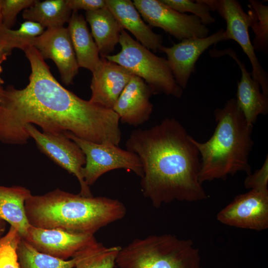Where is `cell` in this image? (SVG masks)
Wrapping results in <instances>:
<instances>
[{
  "instance_id": "obj_1",
  "label": "cell",
  "mask_w": 268,
  "mask_h": 268,
  "mask_svg": "<svg viewBox=\"0 0 268 268\" xmlns=\"http://www.w3.org/2000/svg\"><path fill=\"white\" fill-rule=\"evenodd\" d=\"M23 51L30 64L29 83L22 89L8 86L0 99V141L26 144L27 124L46 133H69L95 143L119 146L120 120L112 109L83 100L64 87L53 76L39 51Z\"/></svg>"
},
{
  "instance_id": "obj_2",
  "label": "cell",
  "mask_w": 268,
  "mask_h": 268,
  "mask_svg": "<svg viewBox=\"0 0 268 268\" xmlns=\"http://www.w3.org/2000/svg\"><path fill=\"white\" fill-rule=\"evenodd\" d=\"M193 138L173 118L130 133L126 149L140 159L141 190L154 207L175 201L194 202L208 198L199 181L200 155Z\"/></svg>"
},
{
  "instance_id": "obj_3",
  "label": "cell",
  "mask_w": 268,
  "mask_h": 268,
  "mask_svg": "<svg viewBox=\"0 0 268 268\" xmlns=\"http://www.w3.org/2000/svg\"><path fill=\"white\" fill-rule=\"evenodd\" d=\"M25 208L33 226L91 235L122 219L127 213L118 200L85 197L59 189L42 195L32 194L25 201Z\"/></svg>"
},
{
  "instance_id": "obj_4",
  "label": "cell",
  "mask_w": 268,
  "mask_h": 268,
  "mask_svg": "<svg viewBox=\"0 0 268 268\" xmlns=\"http://www.w3.org/2000/svg\"><path fill=\"white\" fill-rule=\"evenodd\" d=\"M216 126L207 141L193 138L201 158V184L215 179L226 180L239 172L252 173L249 157L254 145L253 125L246 121L236 100L231 98L214 112Z\"/></svg>"
},
{
  "instance_id": "obj_5",
  "label": "cell",
  "mask_w": 268,
  "mask_h": 268,
  "mask_svg": "<svg viewBox=\"0 0 268 268\" xmlns=\"http://www.w3.org/2000/svg\"><path fill=\"white\" fill-rule=\"evenodd\" d=\"M117 268H202L200 251L190 239L171 234L134 239L121 247Z\"/></svg>"
},
{
  "instance_id": "obj_6",
  "label": "cell",
  "mask_w": 268,
  "mask_h": 268,
  "mask_svg": "<svg viewBox=\"0 0 268 268\" xmlns=\"http://www.w3.org/2000/svg\"><path fill=\"white\" fill-rule=\"evenodd\" d=\"M119 43L121 51L104 58L143 79L151 88L153 94L181 97L183 89L175 80L166 59L154 54L134 40L124 29L121 32Z\"/></svg>"
},
{
  "instance_id": "obj_7",
  "label": "cell",
  "mask_w": 268,
  "mask_h": 268,
  "mask_svg": "<svg viewBox=\"0 0 268 268\" xmlns=\"http://www.w3.org/2000/svg\"><path fill=\"white\" fill-rule=\"evenodd\" d=\"M66 135L81 149L85 164L81 174L86 184L90 187L105 173L113 170L124 169L133 172L141 178L142 165L138 156L127 149L113 144H101L78 138L69 133Z\"/></svg>"
},
{
  "instance_id": "obj_8",
  "label": "cell",
  "mask_w": 268,
  "mask_h": 268,
  "mask_svg": "<svg viewBox=\"0 0 268 268\" xmlns=\"http://www.w3.org/2000/svg\"><path fill=\"white\" fill-rule=\"evenodd\" d=\"M211 11H216L225 20L224 30L226 40H233L241 47L251 63V75L259 82L262 93L268 96V74L258 60L253 48L249 34L247 13L240 2L237 0H201Z\"/></svg>"
},
{
  "instance_id": "obj_9",
  "label": "cell",
  "mask_w": 268,
  "mask_h": 268,
  "mask_svg": "<svg viewBox=\"0 0 268 268\" xmlns=\"http://www.w3.org/2000/svg\"><path fill=\"white\" fill-rule=\"evenodd\" d=\"M133 2L150 27L160 28L178 40L208 36L207 25L194 15L179 12L160 0H134Z\"/></svg>"
},
{
  "instance_id": "obj_10",
  "label": "cell",
  "mask_w": 268,
  "mask_h": 268,
  "mask_svg": "<svg viewBox=\"0 0 268 268\" xmlns=\"http://www.w3.org/2000/svg\"><path fill=\"white\" fill-rule=\"evenodd\" d=\"M25 129L29 136L35 140L41 152L77 178L80 187L81 195L93 196L81 174L82 168L85 164L84 154L74 141L64 133H44L32 124L26 125Z\"/></svg>"
},
{
  "instance_id": "obj_11",
  "label": "cell",
  "mask_w": 268,
  "mask_h": 268,
  "mask_svg": "<svg viewBox=\"0 0 268 268\" xmlns=\"http://www.w3.org/2000/svg\"><path fill=\"white\" fill-rule=\"evenodd\" d=\"M220 222L230 226L262 231L268 228V190H250L236 196L217 214Z\"/></svg>"
},
{
  "instance_id": "obj_12",
  "label": "cell",
  "mask_w": 268,
  "mask_h": 268,
  "mask_svg": "<svg viewBox=\"0 0 268 268\" xmlns=\"http://www.w3.org/2000/svg\"><path fill=\"white\" fill-rule=\"evenodd\" d=\"M226 40L222 29L206 37L184 39L169 47L163 46L160 52L165 53L175 80L184 90L196 71V64L201 55L212 45Z\"/></svg>"
},
{
  "instance_id": "obj_13",
  "label": "cell",
  "mask_w": 268,
  "mask_h": 268,
  "mask_svg": "<svg viewBox=\"0 0 268 268\" xmlns=\"http://www.w3.org/2000/svg\"><path fill=\"white\" fill-rule=\"evenodd\" d=\"M31 46L36 48L44 60L53 61L65 84L73 83L79 67L67 28L47 29L32 40Z\"/></svg>"
},
{
  "instance_id": "obj_14",
  "label": "cell",
  "mask_w": 268,
  "mask_h": 268,
  "mask_svg": "<svg viewBox=\"0 0 268 268\" xmlns=\"http://www.w3.org/2000/svg\"><path fill=\"white\" fill-rule=\"evenodd\" d=\"M94 238V235L74 233L58 228H42L30 225L26 235L22 238L39 252L67 260L72 258Z\"/></svg>"
},
{
  "instance_id": "obj_15",
  "label": "cell",
  "mask_w": 268,
  "mask_h": 268,
  "mask_svg": "<svg viewBox=\"0 0 268 268\" xmlns=\"http://www.w3.org/2000/svg\"><path fill=\"white\" fill-rule=\"evenodd\" d=\"M209 54L212 57L218 58L228 55L237 63L241 72V77L237 82V104L244 117L249 124L253 125L260 115L268 113V96L261 91L259 82L254 79L245 65L231 48L218 50L212 49Z\"/></svg>"
},
{
  "instance_id": "obj_16",
  "label": "cell",
  "mask_w": 268,
  "mask_h": 268,
  "mask_svg": "<svg viewBox=\"0 0 268 268\" xmlns=\"http://www.w3.org/2000/svg\"><path fill=\"white\" fill-rule=\"evenodd\" d=\"M153 94L152 90L143 79L133 75L112 110L120 122L138 127L150 118L153 105L150 99Z\"/></svg>"
},
{
  "instance_id": "obj_17",
  "label": "cell",
  "mask_w": 268,
  "mask_h": 268,
  "mask_svg": "<svg viewBox=\"0 0 268 268\" xmlns=\"http://www.w3.org/2000/svg\"><path fill=\"white\" fill-rule=\"evenodd\" d=\"M133 75L120 65L101 58L100 64L92 72L89 101L112 110Z\"/></svg>"
},
{
  "instance_id": "obj_18",
  "label": "cell",
  "mask_w": 268,
  "mask_h": 268,
  "mask_svg": "<svg viewBox=\"0 0 268 268\" xmlns=\"http://www.w3.org/2000/svg\"><path fill=\"white\" fill-rule=\"evenodd\" d=\"M106 6L114 15L123 29L130 31L137 41L153 52H160L163 36L154 32L142 19L132 1L105 0Z\"/></svg>"
},
{
  "instance_id": "obj_19",
  "label": "cell",
  "mask_w": 268,
  "mask_h": 268,
  "mask_svg": "<svg viewBox=\"0 0 268 268\" xmlns=\"http://www.w3.org/2000/svg\"><path fill=\"white\" fill-rule=\"evenodd\" d=\"M68 24L67 29L78 66L92 73L100 64L101 58L87 22L77 11H72Z\"/></svg>"
},
{
  "instance_id": "obj_20",
  "label": "cell",
  "mask_w": 268,
  "mask_h": 268,
  "mask_svg": "<svg viewBox=\"0 0 268 268\" xmlns=\"http://www.w3.org/2000/svg\"><path fill=\"white\" fill-rule=\"evenodd\" d=\"M85 15L99 55L102 58L111 55L119 43L121 32L123 29L119 22L107 6L85 11Z\"/></svg>"
},
{
  "instance_id": "obj_21",
  "label": "cell",
  "mask_w": 268,
  "mask_h": 268,
  "mask_svg": "<svg viewBox=\"0 0 268 268\" xmlns=\"http://www.w3.org/2000/svg\"><path fill=\"white\" fill-rule=\"evenodd\" d=\"M31 195L30 190L22 186L0 185V218L15 228L22 238L30 226L25 203Z\"/></svg>"
},
{
  "instance_id": "obj_22",
  "label": "cell",
  "mask_w": 268,
  "mask_h": 268,
  "mask_svg": "<svg viewBox=\"0 0 268 268\" xmlns=\"http://www.w3.org/2000/svg\"><path fill=\"white\" fill-rule=\"evenodd\" d=\"M72 10L66 0H35L34 2L23 11L26 21L39 23L47 29L64 27L68 22Z\"/></svg>"
},
{
  "instance_id": "obj_23",
  "label": "cell",
  "mask_w": 268,
  "mask_h": 268,
  "mask_svg": "<svg viewBox=\"0 0 268 268\" xmlns=\"http://www.w3.org/2000/svg\"><path fill=\"white\" fill-rule=\"evenodd\" d=\"M121 247L106 246L94 238L72 258L74 268H114Z\"/></svg>"
},
{
  "instance_id": "obj_24",
  "label": "cell",
  "mask_w": 268,
  "mask_h": 268,
  "mask_svg": "<svg viewBox=\"0 0 268 268\" xmlns=\"http://www.w3.org/2000/svg\"><path fill=\"white\" fill-rule=\"evenodd\" d=\"M42 25L37 22L25 21L19 29L12 30L2 26L0 28V48L7 56L14 48L22 50L31 46L32 40L44 32Z\"/></svg>"
},
{
  "instance_id": "obj_25",
  "label": "cell",
  "mask_w": 268,
  "mask_h": 268,
  "mask_svg": "<svg viewBox=\"0 0 268 268\" xmlns=\"http://www.w3.org/2000/svg\"><path fill=\"white\" fill-rule=\"evenodd\" d=\"M17 253L20 268H74L73 258L65 260L39 252L22 237Z\"/></svg>"
},
{
  "instance_id": "obj_26",
  "label": "cell",
  "mask_w": 268,
  "mask_h": 268,
  "mask_svg": "<svg viewBox=\"0 0 268 268\" xmlns=\"http://www.w3.org/2000/svg\"><path fill=\"white\" fill-rule=\"evenodd\" d=\"M247 12L249 27L254 34L252 42L256 52H268V6L263 1L249 0Z\"/></svg>"
},
{
  "instance_id": "obj_27",
  "label": "cell",
  "mask_w": 268,
  "mask_h": 268,
  "mask_svg": "<svg viewBox=\"0 0 268 268\" xmlns=\"http://www.w3.org/2000/svg\"><path fill=\"white\" fill-rule=\"evenodd\" d=\"M21 236L13 227L0 238V268H20L17 249Z\"/></svg>"
},
{
  "instance_id": "obj_28",
  "label": "cell",
  "mask_w": 268,
  "mask_h": 268,
  "mask_svg": "<svg viewBox=\"0 0 268 268\" xmlns=\"http://www.w3.org/2000/svg\"><path fill=\"white\" fill-rule=\"evenodd\" d=\"M165 5L182 13L189 12L198 17L201 22L207 25L215 22V18L211 14L209 6L201 0H160Z\"/></svg>"
},
{
  "instance_id": "obj_29",
  "label": "cell",
  "mask_w": 268,
  "mask_h": 268,
  "mask_svg": "<svg viewBox=\"0 0 268 268\" xmlns=\"http://www.w3.org/2000/svg\"><path fill=\"white\" fill-rule=\"evenodd\" d=\"M35 0H1L2 26L11 29L16 16L22 10L29 7Z\"/></svg>"
},
{
  "instance_id": "obj_30",
  "label": "cell",
  "mask_w": 268,
  "mask_h": 268,
  "mask_svg": "<svg viewBox=\"0 0 268 268\" xmlns=\"http://www.w3.org/2000/svg\"><path fill=\"white\" fill-rule=\"evenodd\" d=\"M268 155L262 167L254 173L248 175L244 181L246 188L250 190H268Z\"/></svg>"
},
{
  "instance_id": "obj_31",
  "label": "cell",
  "mask_w": 268,
  "mask_h": 268,
  "mask_svg": "<svg viewBox=\"0 0 268 268\" xmlns=\"http://www.w3.org/2000/svg\"><path fill=\"white\" fill-rule=\"evenodd\" d=\"M72 11L94 10L106 6L105 0H66Z\"/></svg>"
},
{
  "instance_id": "obj_32",
  "label": "cell",
  "mask_w": 268,
  "mask_h": 268,
  "mask_svg": "<svg viewBox=\"0 0 268 268\" xmlns=\"http://www.w3.org/2000/svg\"><path fill=\"white\" fill-rule=\"evenodd\" d=\"M6 226V223L3 220L0 218V238L4 232Z\"/></svg>"
},
{
  "instance_id": "obj_33",
  "label": "cell",
  "mask_w": 268,
  "mask_h": 268,
  "mask_svg": "<svg viewBox=\"0 0 268 268\" xmlns=\"http://www.w3.org/2000/svg\"><path fill=\"white\" fill-rule=\"evenodd\" d=\"M7 56V54L0 48V64L6 60Z\"/></svg>"
},
{
  "instance_id": "obj_34",
  "label": "cell",
  "mask_w": 268,
  "mask_h": 268,
  "mask_svg": "<svg viewBox=\"0 0 268 268\" xmlns=\"http://www.w3.org/2000/svg\"><path fill=\"white\" fill-rule=\"evenodd\" d=\"M2 26V17L1 13V2L0 0V28Z\"/></svg>"
},
{
  "instance_id": "obj_35",
  "label": "cell",
  "mask_w": 268,
  "mask_h": 268,
  "mask_svg": "<svg viewBox=\"0 0 268 268\" xmlns=\"http://www.w3.org/2000/svg\"><path fill=\"white\" fill-rule=\"evenodd\" d=\"M2 71V68L0 64V85H1V84H2L4 83V81L3 80V79L1 78L0 76V74Z\"/></svg>"
},
{
  "instance_id": "obj_36",
  "label": "cell",
  "mask_w": 268,
  "mask_h": 268,
  "mask_svg": "<svg viewBox=\"0 0 268 268\" xmlns=\"http://www.w3.org/2000/svg\"><path fill=\"white\" fill-rule=\"evenodd\" d=\"M3 90H4V89L2 88V86L0 85V99L2 96Z\"/></svg>"
}]
</instances>
